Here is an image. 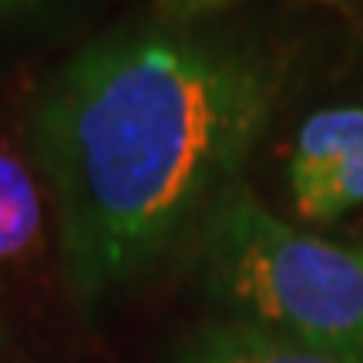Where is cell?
I'll return each instance as SVG.
<instances>
[{"instance_id": "5", "label": "cell", "mask_w": 363, "mask_h": 363, "mask_svg": "<svg viewBox=\"0 0 363 363\" xmlns=\"http://www.w3.org/2000/svg\"><path fill=\"white\" fill-rule=\"evenodd\" d=\"M44 202L21 158L0 148V266L27 259L40 249Z\"/></svg>"}, {"instance_id": "7", "label": "cell", "mask_w": 363, "mask_h": 363, "mask_svg": "<svg viewBox=\"0 0 363 363\" xmlns=\"http://www.w3.org/2000/svg\"><path fill=\"white\" fill-rule=\"evenodd\" d=\"M316 4H330V7H343L347 0H316Z\"/></svg>"}, {"instance_id": "4", "label": "cell", "mask_w": 363, "mask_h": 363, "mask_svg": "<svg viewBox=\"0 0 363 363\" xmlns=\"http://www.w3.org/2000/svg\"><path fill=\"white\" fill-rule=\"evenodd\" d=\"M179 363H363V357L246 320H225L192 337Z\"/></svg>"}, {"instance_id": "3", "label": "cell", "mask_w": 363, "mask_h": 363, "mask_svg": "<svg viewBox=\"0 0 363 363\" xmlns=\"http://www.w3.org/2000/svg\"><path fill=\"white\" fill-rule=\"evenodd\" d=\"M286 182L310 222H337L363 206V108L337 104L310 115L296 131Z\"/></svg>"}, {"instance_id": "6", "label": "cell", "mask_w": 363, "mask_h": 363, "mask_svg": "<svg viewBox=\"0 0 363 363\" xmlns=\"http://www.w3.org/2000/svg\"><path fill=\"white\" fill-rule=\"evenodd\" d=\"M34 4H40V0H0V17H13V13H24V11H30Z\"/></svg>"}, {"instance_id": "1", "label": "cell", "mask_w": 363, "mask_h": 363, "mask_svg": "<svg viewBox=\"0 0 363 363\" xmlns=\"http://www.w3.org/2000/svg\"><path fill=\"white\" fill-rule=\"evenodd\" d=\"M276 94L279 74L252 48L165 24L111 30L54 71L30 111V148L84 306L202 225Z\"/></svg>"}, {"instance_id": "2", "label": "cell", "mask_w": 363, "mask_h": 363, "mask_svg": "<svg viewBox=\"0 0 363 363\" xmlns=\"http://www.w3.org/2000/svg\"><path fill=\"white\" fill-rule=\"evenodd\" d=\"M199 266L233 320L363 357V249L283 222L242 182L199 225Z\"/></svg>"}]
</instances>
